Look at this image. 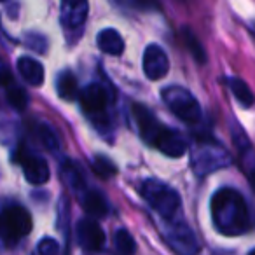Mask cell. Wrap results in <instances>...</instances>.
<instances>
[{"mask_svg":"<svg viewBox=\"0 0 255 255\" xmlns=\"http://www.w3.org/2000/svg\"><path fill=\"white\" fill-rule=\"evenodd\" d=\"M79 102L86 114L93 119V123L102 129V128H109V114L107 109L112 103V91L105 88L100 82H93V84L86 86L82 91H79Z\"/></svg>","mask_w":255,"mask_h":255,"instance_id":"8992f818","label":"cell"},{"mask_svg":"<svg viewBox=\"0 0 255 255\" xmlns=\"http://www.w3.org/2000/svg\"><path fill=\"white\" fill-rule=\"evenodd\" d=\"M37 250L42 255H54L60 252V245H58V241L53 240V238H44V240H40Z\"/></svg>","mask_w":255,"mask_h":255,"instance_id":"d4e9b609","label":"cell"},{"mask_svg":"<svg viewBox=\"0 0 255 255\" xmlns=\"http://www.w3.org/2000/svg\"><path fill=\"white\" fill-rule=\"evenodd\" d=\"M91 168L98 177H103V178H110L117 173V168L109 157L105 156H96L91 163Z\"/></svg>","mask_w":255,"mask_h":255,"instance_id":"7402d4cb","label":"cell"},{"mask_svg":"<svg viewBox=\"0 0 255 255\" xmlns=\"http://www.w3.org/2000/svg\"><path fill=\"white\" fill-rule=\"evenodd\" d=\"M0 2H4V0H0Z\"/></svg>","mask_w":255,"mask_h":255,"instance_id":"f1b7e54d","label":"cell"},{"mask_svg":"<svg viewBox=\"0 0 255 255\" xmlns=\"http://www.w3.org/2000/svg\"><path fill=\"white\" fill-rule=\"evenodd\" d=\"M163 234L166 238L168 245L175 252H178V254L191 255L199 250L198 240H196L189 224L182 219V215H175L171 219H163Z\"/></svg>","mask_w":255,"mask_h":255,"instance_id":"52a82bcc","label":"cell"},{"mask_svg":"<svg viewBox=\"0 0 255 255\" xmlns=\"http://www.w3.org/2000/svg\"><path fill=\"white\" fill-rule=\"evenodd\" d=\"M26 46L30 47V49L37 51V53H46L47 51V40L44 35H40V33H28L26 35Z\"/></svg>","mask_w":255,"mask_h":255,"instance_id":"cb8c5ba5","label":"cell"},{"mask_svg":"<svg viewBox=\"0 0 255 255\" xmlns=\"http://www.w3.org/2000/svg\"><path fill=\"white\" fill-rule=\"evenodd\" d=\"M212 220L224 236H240L250 229V212L245 198L231 187H222L212 196Z\"/></svg>","mask_w":255,"mask_h":255,"instance_id":"6da1fadb","label":"cell"},{"mask_svg":"<svg viewBox=\"0 0 255 255\" xmlns=\"http://www.w3.org/2000/svg\"><path fill=\"white\" fill-rule=\"evenodd\" d=\"M61 177H63L65 184L72 189L77 196H81L82 192L86 191V180H84V175H82L81 168L70 159H65L63 164H61Z\"/></svg>","mask_w":255,"mask_h":255,"instance_id":"2e32d148","label":"cell"},{"mask_svg":"<svg viewBox=\"0 0 255 255\" xmlns=\"http://www.w3.org/2000/svg\"><path fill=\"white\" fill-rule=\"evenodd\" d=\"M189 154H191V166L198 177L212 175L233 163L229 150L212 136H196L191 143Z\"/></svg>","mask_w":255,"mask_h":255,"instance_id":"3957f363","label":"cell"},{"mask_svg":"<svg viewBox=\"0 0 255 255\" xmlns=\"http://www.w3.org/2000/svg\"><path fill=\"white\" fill-rule=\"evenodd\" d=\"M2 220H4V238L7 241H18L32 231V217L28 210L19 205L5 210Z\"/></svg>","mask_w":255,"mask_h":255,"instance_id":"ba28073f","label":"cell"},{"mask_svg":"<svg viewBox=\"0 0 255 255\" xmlns=\"http://www.w3.org/2000/svg\"><path fill=\"white\" fill-rule=\"evenodd\" d=\"M77 241L86 252H100L105 247V233L96 220L82 219L75 227Z\"/></svg>","mask_w":255,"mask_h":255,"instance_id":"30bf717a","label":"cell"},{"mask_svg":"<svg viewBox=\"0 0 255 255\" xmlns=\"http://www.w3.org/2000/svg\"><path fill=\"white\" fill-rule=\"evenodd\" d=\"M142 194L150 208L161 217V219H171L180 215V196L173 187L156 178H149L142 184Z\"/></svg>","mask_w":255,"mask_h":255,"instance_id":"277c9868","label":"cell"},{"mask_svg":"<svg viewBox=\"0 0 255 255\" xmlns=\"http://www.w3.org/2000/svg\"><path fill=\"white\" fill-rule=\"evenodd\" d=\"M168 70H170V60L164 49L157 44H150L147 46L145 53H143V72L150 81H159V79L166 77Z\"/></svg>","mask_w":255,"mask_h":255,"instance_id":"8fae6325","label":"cell"},{"mask_svg":"<svg viewBox=\"0 0 255 255\" xmlns=\"http://www.w3.org/2000/svg\"><path fill=\"white\" fill-rule=\"evenodd\" d=\"M182 35H184V40H185V44H187V49L191 51V54L196 58V61L206 63V53H205V49H203L201 42L196 39L194 33H192L189 28H184L182 30Z\"/></svg>","mask_w":255,"mask_h":255,"instance_id":"ffe728a7","label":"cell"},{"mask_svg":"<svg viewBox=\"0 0 255 255\" xmlns=\"http://www.w3.org/2000/svg\"><path fill=\"white\" fill-rule=\"evenodd\" d=\"M16 163L23 168V173H25V178L33 185H42L49 180L51 171L47 163L42 159V157L35 156L30 150L26 149H19L16 152Z\"/></svg>","mask_w":255,"mask_h":255,"instance_id":"9c48e42d","label":"cell"},{"mask_svg":"<svg viewBox=\"0 0 255 255\" xmlns=\"http://www.w3.org/2000/svg\"><path fill=\"white\" fill-rule=\"evenodd\" d=\"M56 89H58V95L63 100H67V102H72V100L79 98L77 79L74 77L72 72H63V74L58 75Z\"/></svg>","mask_w":255,"mask_h":255,"instance_id":"e0dca14e","label":"cell"},{"mask_svg":"<svg viewBox=\"0 0 255 255\" xmlns=\"http://www.w3.org/2000/svg\"><path fill=\"white\" fill-rule=\"evenodd\" d=\"M163 102L175 116L187 124H199L203 119L201 105L198 103L196 96L182 86H168L161 93Z\"/></svg>","mask_w":255,"mask_h":255,"instance_id":"5b68a950","label":"cell"},{"mask_svg":"<svg viewBox=\"0 0 255 255\" xmlns=\"http://www.w3.org/2000/svg\"><path fill=\"white\" fill-rule=\"evenodd\" d=\"M227 86H229V89L233 91L234 98L240 102L241 107H245V109H248V107L254 105V93H252V89L248 88V84L243 81V79H238V77H229L227 79Z\"/></svg>","mask_w":255,"mask_h":255,"instance_id":"ac0fdd59","label":"cell"},{"mask_svg":"<svg viewBox=\"0 0 255 255\" xmlns=\"http://www.w3.org/2000/svg\"><path fill=\"white\" fill-rule=\"evenodd\" d=\"M88 18V0H61V23L67 30H79Z\"/></svg>","mask_w":255,"mask_h":255,"instance_id":"7c38bea8","label":"cell"},{"mask_svg":"<svg viewBox=\"0 0 255 255\" xmlns=\"http://www.w3.org/2000/svg\"><path fill=\"white\" fill-rule=\"evenodd\" d=\"M96 44L103 53L110 54V56H121L124 51V39L117 30L105 28L98 32L96 35Z\"/></svg>","mask_w":255,"mask_h":255,"instance_id":"9a60e30c","label":"cell"},{"mask_svg":"<svg viewBox=\"0 0 255 255\" xmlns=\"http://www.w3.org/2000/svg\"><path fill=\"white\" fill-rule=\"evenodd\" d=\"M0 236H4V220L0 217Z\"/></svg>","mask_w":255,"mask_h":255,"instance_id":"83f0119b","label":"cell"},{"mask_svg":"<svg viewBox=\"0 0 255 255\" xmlns=\"http://www.w3.org/2000/svg\"><path fill=\"white\" fill-rule=\"evenodd\" d=\"M5 96H7V102L18 110H25L26 105H28V96L19 86H16V82L5 88Z\"/></svg>","mask_w":255,"mask_h":255,"instance_id":"44dd1931","label":"cell"},{"mask_svg":"<svg viewBox=\"0 0 255 255\" xmlns=\"http://www.w3.org/2000/svg\"><path fill=\"white\" fill-rule=\"evenodd\" d=\"M248 180H250V185H252V189H254V192H255V166L250 170V173H248Z\"/></svg>","mask_w":255,"mask_h":255,"instance_id":"4316f807","label":"cell"},{"mask_svg":"<svg viewBox=\"0 0 255 255\" xmlns=\"http://www.w3.org/2000/svg\"><path fill=\"white\" fill-rule=\"evenodd\" d=\"M79 198H81V205L86 210V213H89L91 217H96V219L107 217V213H109V203H107L105 196L102 192L93 191V189H86Z\"/></svg>","mask_w":255,"mask_h":255,"instance_id":"4fadbf2b","label":"cell"},{"mask_svg":"<svg viewBox=\"0 0 255 255\" xmlns=\"http://www.w3.org/2000/svg\"><path fill=\"white\" fill-rule=\"evenodd\" d=\"M37 135H39L40 142L44 143V147H46L47 150H51V152H58V150H60V140H58L56 133H54L47 124H40V126L37 128Z\"/></svg>","mask_w":255,"mask_h":255,"instance_id":"603a6c76","label":"cell"},{"mask_svg":"<svg viewBox=\"0 0 255 255\" xmlns=\"http://www.w3.org/2000/svg\"><path fill=\"white\" fill-rule=\"evenodd\" d=\"M11 84H14V77H12L11 70H9V67L5 65V61L0 58V86L9 88Z\"/></svg>","mask_w":255,"mask_h":255,"instance_id":"484cf974","label":"cell"},{"mask_svg":"<svg viewBox=\"0 0 255 255\" xmlns=\"http://www.w3.org/2000/svg\"><path fill=\"white\" fill-rule=\"evenodd\" d=\"M114 243H116V248L121 254H135L136 252L135 238L131 236V233L128 229H117L116 236H114Z\"/></svg>","mask_w":255,"mask_h":255,"instance_id":"d6986e66","label":"cell"},{"mask_svg":"<svg viewBox=\"0 0 255 255\" xmlns=\"http://www.w3.org/2000/svg\"><path fill=\"white\" fill-rule=\"evenodd\" d=\"M133 116H135L136 126H138V133L149 145L159 149L163 154L170 157H180L187 150V142L182 136V133H178L177 129L164 126L161 121L156 119L152 112L147 107L135 103L131 107Z\"/></svg>","mask_w":255,"mask_h":255,"instance_id":"7a4b0ae2","label":"cell"},{"mask_svg":"<svg viewBox=\"0 0 255 255\" xmlns=\"http://www.w3.org/2000/svg\"><path fill=\"white\" fill-rule=\"evenodd\" d=\"M18 72L21 74V77L25 79L26 84L39 88L44 82V67L40 61L33 60L30 56H23L18 60Z\"/></svg>","mask_w":255,"mask_h":255,"instance_id":"5bb4252c","label":"cell"}]
</instances>
